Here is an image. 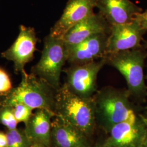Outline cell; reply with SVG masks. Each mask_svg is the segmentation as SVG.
Wrapping results in <instances>:
<instances>
[{
    "label": "cell",
    "instance_id": "13",
    "mask_svg": "<svg viewBox=\"0 0 147 147\" xmlns=\"http://www.w3.org/2000/svg\"><path fill=\"white\" fill-rule=\"evenodd\" d=\"M96 8L111 26L130 22L143 11L130 0H96Z\"/></svg>",
    "mask_w": 147,
    "mask_h": 147
},
{
    "label": "cell",
    "instance_id": "2",
    "mask_svg": "<svg viewBox=\"0 0 147 147\" xmlns=\"http://www.w3.org/2000/svg\"><path fill=\"white\" fill-rule=\"evenodd\" d=\"M55 113L56 117L87 136L93 133L96 124L93 96L81 97L64 84L56 90Z\"/></svg>",
    "mask_w": 147,
    "mask_h": 147
},
{
    "label": "cell",
    "instance_id": "9",
    "mask_svg": "<svg viewBox=\"0 0 147 147\" xmlns=\"http://www.w3.org/2000/svg\"><path fill=\"white\" fill-rule=\"evenodd\" d=\"M37 42L34 28L21 25L16 41L7 50L2 53V56L14 63L16 72L21 73L24 70L25 65L33 58Z\"/></svg>",
    "mask_w": 147,
    "mask_h": 147
},
{
    "label": "cell",
    "instance_id": "26",
    "mask_svg": "<svg viewBox=\"0 0 147 147\" xmlns=\"http://www.w3.org/2000/svg\"><path fill=\"white\" fill-rule=\"evenodd\" d=\"M145 78H146V79H147V75H146V76H145Z\"/></svg>",
    "mask_w": 147,
    "mask_h": 147
},
{
    "label": "cell",
    "instance_id": "7",
    "mask_svg": "<svg viewBox=\"0 0 147 147\" xmlns=\"http://www.w3.org/2000/svg\"><path fill=\"white\" fill-rule=\"evenodd\" d=\"M146 119L138 115L134 119L116 124L97 147H138L143 144L146 135Z\"/></svg>",
    "mask_w": 147,
    "mask_h": 147
},
{
    "label": "cell",
    "instance_id": "17",
    "mask_svg": "<svg viewBox=\"0 0 147 147\" xmlns=\"http://www.w3.org/2000/svg\"><path fill=\"white\" fill-rule=\"evenodd\" d=\"M0 123L8 130L16 129L18 122L16 119L11 106L2 105L0 109Z\"/></svg>",
    "mask_w": 147,
    "mask_h": 147
},
{
    "label": "cell",
    "instance_id": "18",
    "mask_svg": "<svg viewBox=\"0 0 147 147\" xmlns=\"http://www.w3.org/2000/svg\"><path fill=\"white\" fill-rule=\"evenodd\" d=\"M17 121L26 124L30 119L33 113V109L21 102H14L11 105Z\"/></svg>",
    "mask_w": 147,
    "mask_h": 147
},
{
    "label": "cell",
    "instance_id": "19",
    "mask_svg": "<svg viewBox=\"0 0 147 147\" xmlns=\"http://www.w3.org/2000/svg\"><path fill=\"white\" fill-rule=\"evenodd\" d=\"M12 89L11 80L3 70L0 69V96L8 94Z\"/></svg>",
    "mask_w": 147,
    "mask_h": 147
},
{
    "label": "cell",
    "instance_id": "3",
    "mask_svg": "<svg viewBox=\"0 0 147 147\" xmlns=\"http://www.w3.org/2000/svg\"><path fill=\"white\" fill-rule=\"evenodd\" d=\"M106 64L116 69L125 80L130 98L141 101L147 95L144 67L147 58V49L142 47L107 54Z\"/></svg>",
    "mask_w": 147,
    "mask_h": 147
},
{
    "label": "cell",
    "instance_id": "15",
    "mask_svg": "<svg viewBox=\"0 0 147 147\" xmlns=\"http://www.w3.org/2000/svg\"><path fill=\"white\" fill-rule=\"evenodd\" d=\"M55 117L52 121L51 147H91L83 132Z\"/></svg>",
    "mask_w": 147,
    "mask_h": 147
},
{
    "label": "cell",
    "instance_id": "16",
    "mask_svg": "<svg viewBox=\"0 0 147 147\" xmlns=\"http://www.w3.org/2000/svg\"><path fill=\"white\" fill-rule=\"evenodd\" d=\"M6 135V147H30L31 144L32 142L24 131H22L17 129L8 130Z\"/></svg>",
    "mask_w": 147,
    "mask_h": 147
},
{
    "label": "cell",
    "instance_id": "1",
    "mask_svg": "<svg viewBox=\"0 0 147 147\" xmlns=\"http://www.w3.org/2000/svg\"><path fill=\"white\" fill-rule=\"evenodd\" d=\"M93 98L96 124L106 133L116 124L138 116L127 89L106 86L97 90Z\"/></svg>",
    "mask_w": 147,
    "mask_h": 147
},
{
    "label": "cell",
    "instance_id": "6",
    "mask_svg": "<svg viewBox=\"0 0 147 147\" xmlns=\"http://www.w3.org/2000/svg\"><path fill=\"white\" fill-rule=\"evenodd\" d=\"M106 64L105 58L90 63L70 65L64 71L66 74L64 84L71 92L83 98H92L97 92V78Z\"/></svg>",
    "mask_w": 147,
    "mask_h": 147
},
{
    "label": "cell",
    "instance_id": "24",
    "mask_svg": "<svg viewBox=\"0 0 147 147\" xmlns=\"http://www.w3.org/2000/svg\"><path fill=\"white\" fill-rule=\"evenodd\" d=\"M143 46L144 47H145L146 49H147V41H143Z\"/></svg>",
    "mask_w": 147,
    "mask_h": 147
},
{
    "label": "cell",
    "instance_id": "4",
    "mask_svg": "<svg viewBox=\"0 0 147 147\" xmlns=\"http://www.w3.org/2000/svg\"><path fill=\"white\" fill-rule=\"evenodd\" d=\"M21 73L20 84L6 95L2 105L21 102L33 110L45 109L55 114V96L57 90L33 74L27 73L25 69Z\"/></svg>",
    "mask_w": 147,
    "mask_h": 147
},
{
    "label": "cell",
    "instance_id": "25",
    "mask_svg": "<svg viewBox=\"0 0 147 147\" xmlns=\"http://www.w3.org/2000/svg\"><path fill=\"white\" fill-rule=\"evenodd\" d=\"M138 147H147L144 144H142L141 146H138Z\"/></svg>",
    "mask_w": 147,
    "mask_h": 147
},
{
    "label": "cell",
    "instance_id": "21",
    "mask_svg": "<svg viewBox=\"0 0 147 147\" xmlns=\"http://www.w3.org/2000/svg\"><path fill=\"white\" fill-rule=\"evenodd\" d=\"M7 147L6 133L0 131V147Z\"/></svg>",
    "mask_w": 147,
    "mask_h": 147
},
{
    "label": "cell",
    "instance_id": "14",
    "mask_svg": "<svg viewBox=\"0 0 147 147\" xmlns=\"http://www.w3.org/2000/svg\"><path fill=\"white\" fill-rule=\"evenodd\" d=\"M55 114L45 109H38L25 124V132L32 142L39 143L51 147V118Z\"/></svg>",
    "mask_w": 147,
    "mask_h": 147
},
{
    "label": "cell",
    "instance_id": "5",
    "mask_svg": "<svg viewBox=\"0 0 147 147\" xmlns=\"http://www.w3.org/2000/svg\"><path fill=\"white\" fill-rule=\"evenodd\" d=\"M66 61L67 53L63 39L49 34L44 40L41 58L33 67L32 73L57 90L61 87V74Z\"/></svg>",
    "mask_w": 147,
    "mask_h": 147
},
{
    "label": "cell",
    "instance_id": "22",
    "mask_svg": "<svg viewBox=\"0 0 147 147\" xmlns=\"http://www.w3.org/2000/svg\"><path fill=\"white\" fill-rule=\"evenodd\" d=\"M30 147H47L44 144L39 143H36V142H32Z\"/></svg>",
    "mask_w": 147,
    "mask_h": 147
},
{
    "label": "cell",
    "instance_id": "23",
    "mask_svg": "<svg viewBox=\"0 0 147 147\" xmlns=\"http://www.w3.org/2000/svg\"><path fill=\"white\" fill-rule=\"evenodd\" d=\"M144 144L147 147V119H146V138Z\"/></svg>",
    "mask_w": 147,
    "mask_h": 147
},
{
    "label": "cell",
    "instance_id": "10",
    "mask_svg": "<svg viewBox=\"0 0 147 147\" xmlns=\"http://www.w3.org/2000/svg\"><path fill=\"white\" fill-rule=\"evenodd\" d=\"M96 0H69L63 14L51 28L50 35L62 38L74 26L94 14Z\"/></svg>",
    "mask_w": 147,
    "mask_h": 147
},
{
    "label": "cell",
    "instance_id": "12",
    "mask_svg": "<svg viewBox=\"0 0 147 147\" xmlns=\"http://www.w3.org/2000/svg\"><path fill=\"white\" fill-rule=\"evenodd\" d=\"M111 25L99 13L71 27L62 38L66 46L74 45L100 33L110 34Z\"/></svg>",
    "mask_w": 147,
    "mask_h": 147
},
{
    "label": "cell",
    "instance_id": "11",
    "mask_svg": "<svg viewBox=\"0 0 147 147\" xmlns=\"http://www.w3.org/2000/svg\"><path fill=\"white\" fill-rule=\"evenodd\" d=\"M109 35L100 33L76 45H65L67 62L70 65H80L104 58Z\"/></svg>",
    "mask_w": 147,
    "mask_h": 147
},
{
    "label": "cell",
    "instance_id": "20",
    "mask_svg": "<svg viewBox=\"0 0 147 147\" xmlns=\"http://www.w3.org/2000/svg\"><path fill=\"white\" fill-rule=\"evenodd\" d=\"M135 19L138 22L140 26L147 31V9L138 13Z\"/></svg>",
    "mask_w": 147,
    "mask_h": 147
},
{
    "label": "cell",
    "instance_id": "8",
    "mask_svg": "<svg viewBox=\"0 0 147 147\" xmlns=\"http://www.w3.org/2000/svg\"><path fill=\"white\" fill-rule=\"evenodd\" d=\"M147 32L135 19L129 23L111 26L106 55L141 47L143 35Z\"/></svg>",
    "mask_w": 147,
    "mask_h": 147
}]
</instances>
